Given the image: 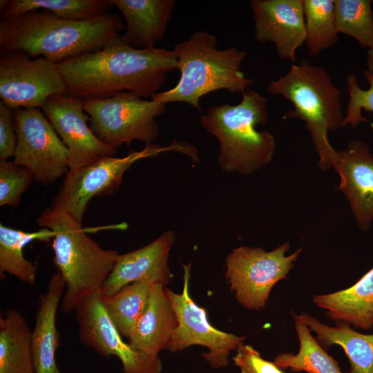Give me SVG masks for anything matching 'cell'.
I'll list each match as a JSON object with an SVG mask.
<instances>
[{
	"mask_svg": "<svg viewBox=\"0 0 373 373\" xmlns=\"http://www.w3.org/2000/svg\"><path fill=\"white\" fill-rule=\"evenodd\" d=\"M175 151L199 160L197 149L186 142H174L162 146L146 143L139 151H132L122 157H108L65 175L51 207L60 210L82 223L89 201L95 196L110 195L119 189L124 173L137 161Z\"/></svg>",
	"mask_w": 373,
	"mask_h": 373,
	"instance_id": "52a82bcc",
	"label": "cell"
},
{
	"mask_svg": "<svg viewBox=\"0 0 373 373\" xmlns=\"http://www.w3.org/2000/svg\"><path fill=\"white\" fill-rule=\"evenodd\" d=\"M68 95L86 99L131 92L147 98L158 93L167 75L177 68L173 50L155 47L138 49L120 37L103 49L57 64Z\"/></svg>",
	"mask_w": 373,
	"mask_h": 373,
	"instance_id": "6da1fadb",
	"label": "cell"
},
{
	"mask_svg": "<svg viewBox=\"0 0 373 373\" xmlns=\"http://www.w3.org/2000/svg\"><path fill=\"white\" fill-rule=\"evenodd\" d=\"M41 109L68 150L69 171L116 155L117 149L102 142L88 124L82 99L54 95Z\"/></svg>",
	"mask_w": 373,
	"mask_h": 373,
	"instance_id": "5bb4252c",
	"label": "cell"
},
{
	"mask_svg": "<svg viewBox=\"0 0 373 373\" xmlns=\"http://www.w3.org/2000/svg\"><path fill=\"white\" fill-rule=\"evenodd\" d=\"M14 112L0 102V160H8L14 157L17 147V135L13 124Z\"/></svg>",
	"mask_w": 373,
	"mask_h": 373,
	"instance_id": "d6a6232c",
	"label": "cell"
},
{
	"mask_svg": "<svg viewBox=\"0 0 373 373\" xmlns=\"http://www.w3.org/2000/svg\"><path fill=\"white\" fill-rule=\"evenodd\" d=\"M175 240L174 232L167 231L144 247L119 254L101 289L102 294L110 296L135 282L161 284L165 287L171 276L168 258Z\"/></svg>",
	"mask_w": 373,
	"mask_h": 373,
	"instance_id": "e0dca14e",
	"label": "cell"
},
{
	"mask_svg": "<svg viewBox=\"0 0 373 373\" xmlns=\"http://www.w3.org/2000/svg\"><path fill=\"white\" fill-rule=\"evenodd\" d=\"M372 15H373V1H372Z\"/></svg>",
	"mask_w": 373,
	"mask_h": 373,
	"instance_id": "d590c367",
	"label": "cell"
},
{
	"mask_svg": "<svg viewBox=\"0 0 373 373\" xmlns=\"http://www.w3.org/2000/svg\"><path fill=\"white\" fill-rule=\"evenodd\" d=\"M13 112L17 140L13 162L48 186L68 173V150L40 108H19Z\"/></svg>",
	"mask_w": 373,
	"mask_h": 373,
	"instance_id": "30bf717a",
	"label": "cell"
},
{
	"mask_svg": "<svg viewBox=\"0 0 373 373\" xmlns=\"http://www.w3.org/2000/svg\"><path fill=\"white\" fill-rule=\"evenodd\" d=\"M32 331L24 316L14 308L0 317V373H35Z\"/></svg>",
	"mask_w": 373,
	"mask_h": 373,
	"instance_id": "603a6c76",
	"label": "cell"
},
{
	"mask_svg": "<svg viewBox=\"0 0 373 373\" xmlns=\"http://www.w3.org/2000/svg\"><path fill=\"white\" fill-rule=\"evenodd\" d=\"M289 242L272 251L241 246L233 249L225 260V278L238 303L248 309H262L273 287L286 279L302 248L286 256Z\"/></svg>",
	"mask_w": 373,
	"mask_h": 373,
	"instance_id": "9c48e42d",
	"label": "cell"
},
{
	"mask_svg": "<svg viewBox=\"0 0 373 373\" xmlns=\"http://www.w3.org/2000/svg\"><path fill=\"white\" fill-rule=\"evenodd\" d=\"M89 126L104 144L117 149L137 140L152 143L159 136L155 117L166 104L143 99L131 92H121L106 98L83 99Z\"/></svg>",
	"mask_w": 373,
	"mask_h": 373,
	"instance_id": "ba28073f",
	"label": "cell"
},
{
	"mask_svg": "<svg viewBox=\"0 0 373 373\" xmlns=\"http://www.w3.org/2000/svg\"><path fill=\"white\" fill-rule=\"evenodd\" d=\"M272 95L289 100L294 109L284 118H298L305 123L314 147L318 155V167L323 171L333 168L338 151L330 144L328 133L342 128L341 90L329 74L322 67L302 59L288 72L267 88Z\"/></svg>",
	"mask_w": 373,
	"mask_h": 373,
	"instance_id": "8992f818",
	"label": "cell"
},
{
	"mask_svg": "<svg viewBox=\"0 0 373 373\" xmlns=\"http://www.w3.org/2000/svg\"><path fill=\"white\" fill-rule=\"evenodd\" d=\"M33 180L34 175L27 168L0 160V205L18 206Z\"/></svg>",
	"mask_w": 373,
	"mask_h": 373,
	"instance_id": "f546056e",
	"label": "cell"
},
{
	"mask_svg": "<svg viewBox=\"0 0 373 373\" xmlns=\"http://www.w3.org/2000/svg\"><path fill=\"white\" fill-rule=\"evenodd\" d=\"M81 343L109 358L117 357L123 373H161L159 356L137 350L122 339L104 307L101 291L84 298L75 308Z\"/></svg>",
	"mask_w": 373,
	"mask_h": 373,
	"instance_id": "4fadbf2b",
	"label": "cell"
},
{
	"mask_svg": "<svg viewBox=\"0 0 373 373\" xmlns=\"http://www.w3.org/2000/svg\"><path fill=\"white\" fill-rule=\"evenodd\" d=\"M333 168L340 177L337 189L349 202L357 226L370 229L373 221V154L363 141L350 140L338 151Z\"/></svg>",
	"mask_w": 373,
	"mask_h": 373,
	"instance_id": "2e32d148",
	"label": "cell"
},
{
	"mask_svg": "<svg viewBox=\"0 0 373 373\" xmlns=\"http://www.w3.org/2000/svg\"><path fill=\"white\" fill-rule=\"evenodd\" d=\"M268 117L267 99L251 89L238 104L213 106L200 117L202 126L220 143L218 162L223 171L248 175L271 162L275 139L257 129Z\"/></svg>",
	"mask_w": 373,
	"mask_h": 373,
	"instance_id": "277c9868",
	"label": "cell"
},
{
	"mask_svg": "<svg viewBox=\"0 0 373 373\" xmlns=\"http://www.w3.org/2000/svg\"><path fill=\"white\" fill-rule=\"evenodd\" d=\"M364 77L369 84L367 89L361 88L356 76L349 74L346 77L349 102L346 108V113L342 124V128L349 126L356 128L362 122H367L366 117L362 115L363 110L373 112V74L367 69L364 71ZM373 129V123L371 124Z\"/></svg>",
	"mask_w": 373,
	"mask_h": 373,
	"instance_id": "4dcf8cb0",
	"label": "cell"
},
{
	"mask_svg": "<svg viewBox=\"0 0 373 373\" xmlns=\"http://www.w3.org/2000/svg\"><path fill=\"white\" fill-rule=\"evenodd\" d=\"M122 18L106 12L88 21L63 19L47 10H33L0 21L1 52H25L59 64L103 49L121 36Z\"/></svg>",
	"mask_w": 373,
	"mask_h": 373,
	"instance_id": "7a4b0ae2",
	"label": "cell"
},
{
	"mask_svg": "<svg viewBox=\"0 0 373 373\" xmlns=\"http://www.w3.org/2000/svg\"><path fill=\"white\" fill-rule=\"evenodd\" d=\"M313 302L335 321L363 329L373 327V267L351 287L336 292L315 295Z\"/></svg>",
	"mask_w": 373,
	"mask_h": 373,
	"instance_id": "44dd1931",
	"label": "cell"
},
{
	"mask_svg": "<svg viewBox=\"0 0 373 373\" xmlns=\"http://www.w3.org/2000/svg\"><path fill=\"white\" fill-rule=\"evenodd\" d=\"M250 6L256 41L274 44L280 59L294 61L306 40L303 0H252Z\"/></svg>",
	"mask_w": 373,
	"mask_h": 373,
	"instance_id": "9a60e30c",
	"label": "cell"
},
{
	"mask_svg": "<svg viewBox=\"0 0 373 373\" xmlns=\"http://www.w3.org/2000/svg\"><path fill=\"white\" fill-rule=\"evenodd\" d=\"M183 267L182 292L175 293L165 287L178 320L167 350L176 352L191 345L204 346L208 352L202 353V356L211 367H225L229 365L230 353L242 345L245 338L222 332L210 324L205 309L197 305L189 294L191 265H184Z\"/></svg>",
	"mask_w": 373,
	"mask_h": 373,
	"instance_id": "7c38bea8",
	"label": "cell"
},
{
	"mask_svg": "<svg viewBox=\"0 0 373 373\" xmlns=\"http://www.w3.org/2000/svg\"><path fill=\"white\" fill-rule=\"evenodd\" d=\"M152 285L148 282H135L110 296L102 294L111 320L127 340L147 307Z\"/></svg>",
	"mask_w": 373,
	"mask_h": 373,
	"instance_id": "4316f807",
	"label": "cell"
},
{
	"mask_svg": "<svg viewBox=\"0 0 373 373\" xmlns=\"http://www.w3.org/2000/svg\"><path fill=\"white\" fill-rule=\"evenodd\" d=\"M53 236L54 232L48 228H41L38 231L30 233L1 224V278H5L6 274H8L24 283L35 285L37 274V265L23 256V248L32 240L48 242Z\"/></svg>",
	"mask_w": 373,
	"mask_h": 373,
	"instance_id": "cb8c5ba5",
	"label": "cell"
},
{
	"mask_svg": "<svg viewBox=\"0 0 373 373\" xmlns=\"http://www.w3.org/2000/svg\"><path fill=\"white\" fill-rule=\"evenodd\" d=\"M67 93L57 64L42 57L30 58L21 50L1 53L0 98L12 110L41 108L52 95Z\"/></svg>",
	"mask_w": 373,
	"mask_h": 373,
	"instance_id": "8fae6325",
	"label": "cell"
},
{
	"mask_svg": "<svg viewBox=\"0 0 373 373\" xmlns=\"http://www.w3.org/2000/svg\"><path fill=\"white\" fill-rule=\"evenodd\" d=\"M41 228L54 232V262L65 283L60 310L69 314L86 297L100 291L119 254L104 249L88 234L99 228H84L66 213L52 207L37 219Z\"/></svg>",
	"mask_w": 373,
	"mask_h": 373,
	"instance_id": "3957f363",
	"label": "cell"
},
{
	"mask_svg": "<svg viewBox=\"0 0 373 373\" xmlns=\"http://www.w3.org/2000/svg\"><path fill=\"white\" fill-rule=\"evenodd\" d=\"M177 325V316L165 287L153 284L147 307L128 342L137 350L158 356L160 351L168 348Z\"/></svg>",
	"mask_w": 373,
	"mask_h": 373,
	"instance_id": "ffe728a7",
	"label": "cell"
},
{
	"mask_svg": "<svg viewBox=\"0 0 373 373\" xmlns=\"http://www.w3.org/2000/svg\"><path fill=\"white\" fill-rule=\"evenodd\" d=\"M9 0H1L0 1V12L2 11L8 6Z\"/></svg>",
	"mask_w": 373,
	"mask_h": 373,
	"instance_id": "e575fe53",
	"label": "cell"
},
{
	"mask_svg": "<svg viewBox=\"0 0 373 373\" xmlns=\"http://www.w3.org/2000/svg\"><path fill=\"white\" fill-rule=\"evenodd\" d=\"M366 64L367 70L373 74V50H367Z\"/></svg>",
	"mask_w": 373,
	"mask_h": 373,
	"instance_id": "836d02e7",
	"label": "cell"
},
{
	"mask_svg": "<svg viewBox=\"0 0 373 373\" xmlns=\"http://www.w3.org/2000/svg\"><path fill=\"white\" fill-rule=\"evenodd\" d=\"M300 343L296 354L282 353L274 363L282 370L308 373H343L338 362L323 348L311 334V330L298 316L293 314Z\"/></svg>",
	"mask_w": 373,
	"mask_h": 373,
	"instance_id": "d4e9b609",
	"label": "cell"
},
{
	"mask_svg": "<svg viewBox=\"0 0 373 373\" xmlns=\"http://www.w3.org/2000/svg\"><path fill=\"white\" fill-rule=\"evenodd\" d=\"M309 55L316 56L338 43L334 21V0H303Z\"/></svg>",
	"mask_w": 373,
	"mask_h": 373,
	"instance_id": "83f0119b",
	"label": "cell"
},
{
	"mask_svg": "<svg viewBox=\"0 0 373 373\" xmlns=\"http://www.w3.org/2000/svg\"><path fill=\"white\" fill-rule=\"evenodd\" d=\"M232 360L240 373H285L274 361L265 360L254 347L244 343L236 350Z\"/></svg>",
	"mask_w": 373,
	"mask_h": 373,
	"instance_id": "1f68e13d",
	"label": "cell"
},
{
	"mask_svg": "<svg viewBox=\"0 0 373 373\" xmlns=\"http://www.w3.org/2000/svg\"><path fill=\"white\" fill-rule=\"evenodd\" d=\"M64 290L65 283L57 271L39 297L31 334L35 373H61L55 359L60 338L56 316Z\"/></svg>",
	"mask_w": 373,
	"mask_h": 373,
	"instance_id": "d6986e66",
	"label": "cell"
},
{
	"mask_svg": "<svg viewBox=\"0 0 373 373\" xmlns=\"http://www.w3.org/2000/svg\"><path fill=\"white\" fill-rule=\"evenodd\" d=\"M217 43L215 35L201 30L175 45L173 51L180 77L173 88L157 93L151 99L166 104L187 103L200 110V98L210 93H245L253 84L240 69L246 52L236 47L219 50Z\"/></svg>",
	"mask_w": 373,
	"mask_h": 373,
	"instance_id": "5b68a950",
	"label": "cell"
},
{
	"mask_svg": "<svg viewBox=\"0 0 373 373\" xmlns=\"http://www.w3.org/2000/svg\"><path fill=\"white\" fill-rule=\"evenodd\" d=\"M126 21L120 36L128 46L138 49L155 47L166 34L175 8V0H108Z\"/></svg>",
	"mask_w": 373,
	"mask_h": 373,
	"instance_id": "ac0fdd59",
	"label": "cell"
},
{
	"mask_svg": "<svg viewBox=\"0 0 373 373\" xmlns=\"http://www.w3.org/2000/svg\"><path fill=\"white\" fill-rule=\"evenodd\" d=\"M298 316L316 334L323 347L338 345L343 349L350 364L347 373H373V334L358 332L343 321H336V325L331 327L305 312Z\"/></svg>",
	"mask_w": 373,
	"mask_h": 373,
	"instance_id": "7402d4cb",
	"label": "cell"
},
{
	"mask_svg": "<svg viewBox=\"0 0 373 373\" xmlns=\"http://www.w3.org/2000/svg\"><path fill=\"white\" fill-rule=\"evenodd\" d=\"M371 0H334L335 28L354 39L363 48L373 50Z\"/></svg>",
	"mask_w": 373,
	"mask_h": 373,
	"instance_id": "f1b7e54d",
	"label": "cell"
},
{
	"mask_svg": "<svg viewBox=\"0 0 373 373\" xmlns=\"http://www.w3.org/2000/svg\"><path fill=\"white\" fill-rule=\"evenodd\" d=\"M108 0H9L0 12L8 20L33 10H47L63 19L88 21L108 12Z\"/></svg>",
	"mask_w": 373,
	"mask_h": 373,
	"instance_id": "484cf974",
	"label": "cell"
}]
</instances>
